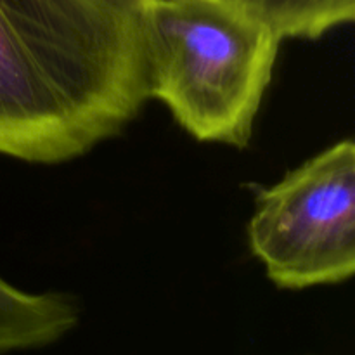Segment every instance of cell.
I'll list each match as a JSON object with an SVG mask.
<instances>
[{"label": "cell", "mask_w": 355, "mask_h": 355, "mask_svg": "<svg viewBox=\"0 0 355 355\" xmlns=\"http://www.w3.org/2000/svg\"><path fill=\"white\" fill-rule=\"evenodd\" d=\"M146 10L116 0H0V155L59 165L148 103Z\"/></svg>", "instance_id": "6da1fadb"}, {"label": "cell", "mask_w": 355, "mask_h": 355, "mask_svg": "<svg viewBox=\"0 0 355 355\" xmlns=\"http://www.w3.org/2000/svg\"><path fill=\"white\" fill-rule=\"evenodd\" d=\"M144 38L149 99L196 141L245 149L279 38L231 0H149Z\"/></svg>", "instance_id": "7a4b0ae2"}, {"label": "cell", "mask_w": 355, "mask_h": 355, "mask_svg": "<svg viewBox=\"0 0 355 355\" xmlns=\"http://www.w3.org/2000/svg\"><path fill=\"white\" fill-rule=\"evenodd\" d=\"M248 243L279 290L340 284L355 274V144L345 139L263 187Z\"/></svg>", "instance_id": "3957f363"}, {"label": "cell", "mask_w": 355, "mask_h": 355, "mask_svg": "<svg viewBox=\"0 0 355 355\" xmlns=\"http://www.w3.org/2000/svg\"><path fill=\"white\" fill-rule=\"evenodd\" d=\"M82 309L62 291L28 293L0 277V354L42 349L78 326Z\"/></svg>", "instance_id": "277c9868"}, {"label": "cell", "mask_w": 355, "mask_h": 355, "mask_svg": "<svg viewBox=\"0 0 355 355\" xmlns=\"http://www.w3.org/2000/svg\"><path fill=\"white\" fill-rule=\"evenodd\" d=\"M253 19L286 38L318 40L328 31L352 23L355 0H231Z\"/></svg>", "instance_id": "5b68a950"}, {"label": "cell", "mask_w": 355, "mask_h": 355, "mask_svg": "<svg viewBox=\"0 0 355 355\" xmlns=\"http://www.w3.org/2000/svg\"><path fill=\"white\" fill-rule=\"evenodd\" d=\"M120 2L128 3V6L139 7V9H146V7H148V3H149V0H120Z\"/></svg>", "instance_id": "8992f818"}]
</instances>
